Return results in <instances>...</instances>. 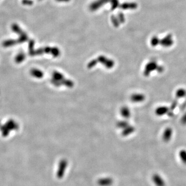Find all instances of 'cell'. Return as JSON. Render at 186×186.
Returning <instances> with one entry per match:
<instances>
[{
    "instance_id": "cell-9",
    "label": "cell",
    "mask_w": 186,
    "mask_h": 186,
    "mask_svg": "<svg viewBox=\"0 0 186 186\" xmlns=\"http://www.w3.org/2000/svg\"><path fill=\"white\" fill-rule=\"evenodd\" d=\"M186 95V91L183 89H180L177 91L176 93V95L178 98H182L185 97Z\"/></svg>"
},
{
    "instance_id": "cell-10",
    "label": "cell",
    "mask_w": 186,
    "mask_h": 186,
    "mask_svg": "<svg viewBox=\"0 0 186 186\" xmlns=\"http://www.w3.org/2000/svg\"><path fill=\"white\" fill-rule=\"evenodd\" d=\"M182 124H186V113L185 115H183L182 119Z\"/></svg>"
},
{
    "instance_id": "cell-5",
    "label": "cell",
    "mask_w": 186,
    "mask_h": 186,
    "mask_svg": "<svg viewBox=\"0 0 186 186\" xmlns=\"http://www.w3.org/2000/svg\"><path fill=\"white\" fill-rule=\"evenodd\" d=\"M168 107L162 106V107H158L157 108L155 112L157 115L158 116H163L168 112Z\"/></svg>"
},
{
    "instance_id": "cell-4",
    "label": "cell",
    "mask_w": 186,
    "mask_h": 186,
    "mask_svg": "<svg viewBox=\"0 0 186 186\" xmlns=\"http://www.w3.org/2000/svg\"><path fill=\"white\" fill-rule=\"evenodd\" d=\"M160 42H161L162 46L165 47H170L173 44L172 38L171 35H168L166 37H165L164 38H163V40H161V42H159V43Z\"/></svg>"
},
{
    "instance_id": "cell-3",
    "label": "cell",
    "mask_w": 186,
    "mask_h": 186,
    "mask_svg": "<svg viewBox=\"0 0 186 186\" xmlns=\"http://www.w3.org/2000/svg\"><path fill=\"white\" fill-rule=\"evenodd\" d=\"M173 131L171 128H167L163 133V139L164 142H168L172 137Z\"/></svg>"
},
{
    "instance_id": "cell-6",
    "label": "cell",
    "mask_w": 186,
    "mask_h": 186,
    "mask_svg": "<svg viewBox=\"0 0 186 186\" xmlns=\"http://www.w3.org/2000/svg\"><path fill=\"white\" fill-rule=\"evenodd\" d=\"M112 180L110 178H103L99 179L98 183L100 186H109L112 184Z\"/></svg>"
},
{
    "instance_id": "cell-7",
    "label": "cell",
    "mask_w": 186,
    "mask_h": 186,
    "mask_svg": "<svg viewBox=\"0 0 186 186\" xmlns=\"http://www.w3.org/2000/svg\"><path fill=\"white\" fill-rule=\"evenodd\" d=\"M158 65L156 62H151L149 63L148 64L147 66V71L150 73L152 71H154V70H156V68H157Z\"/></svg>"
},
{
    "instance_id": "cell-1",
    "label": "cell",
    "mask_w": 186,
    "mask_h": 186,
    "mask_svg": "<svg viewBox=\"0 0 186 186\" xmlns=\"http://www.w3.org/2000/svg\"><path fill=\"white\" fill-rule=\"evenodd\" d=\"M152 181L156 186H166L164 179L162 176L158 174H155L152 176Z\"/></svg>"
},
{
    "instance_id": "cell-8",
    "label": "cell",
    "mask_w": 186,
    "mask_h": 186,
    "mask_svg": "<svg viewBox=\"0 0 186 186\" xmlns=\"http://www.w3.org/2000/svg\"><path fill=\"white\" fill-rule=\"evenodd\" d=\"M179 156L180 160L183 163L186 164V151L182 149L179 152Z\"/></svg>"
},
{
    "instance_id": "cell-2",
    "label": "cell",
    "mask_w": 186,
    "mask_h": 186,
    "mask_svg": "<svg viewBox=\"0 0 186 186\" xmlns=\"http://www.w3.org/2000/svg\"><path fill=\"white\" fill-rule=\"evenodd\" d=\"M67 163L65 161H63L59 163L58 170H57V173H56V175L58 178H61L64 176L65 172L66 171V169H67Z\"/></svg>"
}]
</instances>
